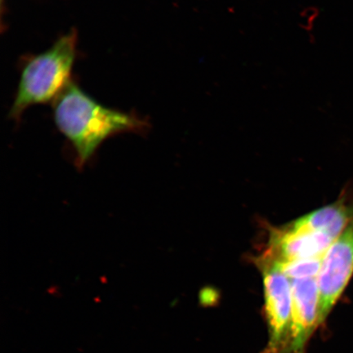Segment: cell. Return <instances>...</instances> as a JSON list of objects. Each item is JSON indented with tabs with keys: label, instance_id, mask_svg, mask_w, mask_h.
Here are the masks:
<instances>
[{
	"label": "cell",
	"instance_id": "8",
	"mask_svg": "<svg viewBox=\"0 0 353 353\" xmlns=\"http://www.w3.org/2000/svg\"><path fill=\"white\" fill-rule=\"evenodd\" d=\"M322 259L279 263L281 271L290 280L305 279L319 275Z\"/></svg>",
	"mask_w": 353,
	"mask_h": 353
},
{
	"label": "cell",
	"instance_id": "6",
	"mask_svg": "<svg viewBox=\"0 0 353 353\" xmlns=\"http://www.w3.org/2000/svg\"><path fill=\"white\" fill-rule=\"evenodd\" d=\"M291 281L292 311L287 353H305L309 339L319 324V286L316 277Z\"/></svg>",
	"mask_w": 353,
	"mask_h": 353
},
{
	"label": "cell",
	"instance_id": "7",
	"mask_svg": "<svg viewBox=\"0 0 353 353\" xmlns=\"http://www.w3.org/2000/svg\"><path fill=\"white\" fill-rule=\"evenodd\" d=\"M353 219V197L343 194L332 204L322 207L295 221L300 226L325 234L334 241Z\"/></svg>",
	"mask_w": 353,
	"mask_h": 353
},
{
	"label": "cell",
	"instance_id": "1",
	"mask_svg": "<svg viewBox=\"0 0 353 353\" xmlns=\"http://www.w3.org/2000/svg\"><path fill=\"white\" fill-rule=\"evenodd\" d=\"M55 125L72 145L76 164L83 168L105 140L125 132L143 134L149 123L132 112L99 103L72 82L52 105Z\"/></svg>",
	"mask_w": 353,
	"mask_h": 353
},
{
	"label": "cell",
	"instance_id": "9",
	"mask_svg": "<svg viewBox=\"0 0 353 353\" xmlns=\"http://www.w3.org/2000/svg\"><path fill=\"white\" fill-rule=\"evenodd\" d=\"M6 0H1L2 26L3 22V15L6 14Z\"/></svg>",
	"mask_w": 353,
	"mask_h": 353
},
{
	"label": "cell",
	"instance_id": "2",
	"mask_svg": "<svg viewBox=\"0 0 353 353\" xmlns=\"http://www.w3.org/2000/svg\"><path fill=\"white\" fill-rule=\"evenodd\" d=\"M76 29L61 35L41 54L26 57L21 65L19 86L10 110V117L19 121L26 110L55 101L72 82L77 57Z\"/></svg>",
	"mask_w": 353,
	"mask_h": 353
},
{
	"label": "cell",
	"instance_id": "5",
	"mask_svg": "<svg viewBox=\"0 0 353 353\" xmlns=\"http://www.w3.org/2000/svg\"><path fill=\"white\" fill-rule=\"evenodd\" d=\"M334 241L325 234L294 223L274 229L265 254L279 263L322 259Z\"/></svg>",
	"mask_w": 353,
	"mask_h": 353
},
{
	"label": "cell",
	"instance_id": "4",
	"mask_svg": "<svg viewBox=\"0 0 353 353\" xmlns=\"http://www.w3.org/2000/svg\"><path fill=\"white\" fill-rule=\"evenodd\" d=\"M353 275V219L322 258L319 275V324L327 319Z\"/></svg>",
	"mask_w": 353,
	"mask_h": 353
},
{
	"label": "cell",
	"instance_id": "3",
	"mask_svg": "<svg viewBox=\"0 0 353 353\" xmlns=\"http://www.w3.org/2000/svg\"><path fill=\"white\" fill-rule=\"evenodd\" d=\"M263 279L264 314L268 330L261 353H287L289 345L292 292L291 281L276 260L263 254L256 260Z\"/></svg>",
	"mask_w": 353,
	"mask_h": 353
}]
</instances>
